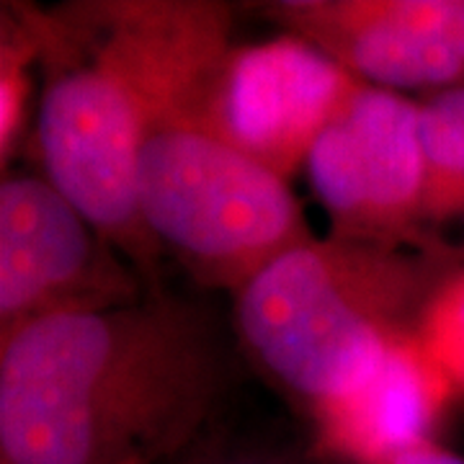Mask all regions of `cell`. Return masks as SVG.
<instances>
[{
    "instance_id": "30bf717a",
    "label": "cell",
    "mask_w": 464,
    "mask_h": 464,
    "mask_svg": "<svg viewBox=\"0 0 464 464\" xmlns=\"http://www.w3.org/2000/svg\"><path fill=\"white\" fill-rule=\"evenodd\" d=\"M426 150L423 222H464V88L420 96Z\"/></svg>"
},
{
    "instance_id": "7a4b0ae2",
    "label": "cell",
    "mask_w": 464,
    "mask_h": 464,
    "mask_svg": "<svg viewBox=\"0 0 464 464\" xmlns=\"http://www.w3.org/2000/svg\"><path fill=\"white\" fill-rule=\"evenodd\" d=\"M39 42L34 145L42 173L160 292L163 248L137 204L152 127L191 99L232 44L219 0H75L26 5Z\"/></svg>"
},
{
    "instance_id": "9c48e42d",
    "label": "cell",
    "mask_w": 464,
    "mask_h": 464,
    "mask_svg": "<svg viewBox=\"0 0 464 464\" xmlns=\"http://www.w3.org/2000/svg\"><path fill=\"white\" fill-rule=\"evenodd\" d=\"M457 395L415 333L398 335L356 380L307 411L313 454L323 464H384L436 439Z\"/></svg>"
},
{
    "instance_id": "4fadbf2b",
    "label": "cell",
    "mask_w": 464,
    "mask_h": 464,
    "mask_svg": "<svg viewBox=\"0 0 464 464\" xmlns=\"http://www.w3.org/2000/svg\"><path fill=\"white\" fill-rule=\"evenodd\" d=\"M197 464H323L315 454H289V451H268V449H240V451H219Z\"/></svg>"
},
{
    "instance_id": "8fae6325",
    "label": "cell",
    "mask_w": 464,
    "mask_h": 464,
    "mask_svg": "<svg viewBox=\"0 0 464 464\" xmlns=\"http://www.w3.org/2000/svg\"><path fill=\"white\" fill-rule=\"evenodd\" d=\"M39 103V42L29 8L3 3L0 14V166L16 158Z\"/></svg>"
},
{
    "instance_id": "52a82bcc",
    "label": "cell",
    "mask_w": 464,
    "mask_h": 464,
    "mask_svg": "<svg viewBox=\"0 0 464 464\" xmlns=\"http://www.w3.org/2000/svg\"><path fill=\"white\" fill-rule=\"evenodd\" d=\"M304 173L338 237L439 250L423 232L420 101L364 85L317 140Z\"/></svg>"
},
{
    "instance_id": "5b68a950",
    "label": "cell",
    "mask_w": 464,
    "mask_h": 464,
    "mask_svg": "<svg viewBox=\"0 0 464 464\" xmlns=\"http://www.w3.org/2000/svg\"><path fill=\"white\" fill-rule=\"evenodd\" d=\"M148 284L44 173L0 181V335L134 304Z\"/></svg>"
},
{
    "instance_id": "6da1fadb",
    "label": "cell",
    "mask_w": 464,
    "mask_h": 464,
    "mask_svg": "<svg viewBox=\"0 0 464 464\" xmlns=\"http://www.w3.org/2000/svg\"><path fill=\"white\" fill-rule=\"evenodd\" d=\"M230 382L215 313L166 289L0 335V464H170Z\"/></svg>"
},
{
    "instance_id": "8992f818",
    "label": "cell",
    "mask_w": 464,
    "mask_h": 464,
    "mask_svg": "<svg viewBox=\"0 0 464 464\" xmlns=\"http://www.w3.org/2000/svg\"><path fill=\"white\" fill-rule=\"evenodd\" d=\"M364 85L307 39L279 32L232 44L186 109L227 145L289 181Z\"/></svg>"
},
{
    "instance_id": "ba28073f",
    "label": "cell",
    "mask_w": 464,
    "mask_h": 464,
    "mask_svg": "<svg viewBox=\"0 0 464 464\" xmlns=\"http://www.w3.org/2000/svg\"><path fill=\"white\" fill-rule=\"evenodd\" d=\"M261 11L366 85L405 96L464 88V0H279Z\"/></svg>"
},
{
    "instance_id": "277c9868",
    "label": "cell",
    "mask_w": 464,
    "mask_h": 464,
    "mask_svg": "<svg viewBox=\"0 0 464 464\" xmlns=\"http://www.w3.org/2000/svg\"><path fill=\"white\" fill-rule=\"evenodd\" d=\"M186 101L142 145L140 215L163 253L199 286L237 295L315 235L289 181L207 130Z\"/></svg>"
},
{
    "instance_id": "7c38bea8",
    "label": "cell",
    "mask_w": 464,
    "mask_h": 464,
    "mask_svg": "<svg viewBox=\"0 0 464 464\" xmlns=\"http://www.w3.org/2000/svg\"><path fill=\"white\" fill-rule=\"evenodd\" d=\"M415 338L439 369L464 395V266L454 264L431 297L426 299L423 313L415 323Z\"/></svg>"
},
{
    "instance_id": "5bb4252c",
    "label": "cell",
    "mask_w": 464,
    "mask_h": 464,
    "mask_svg": "<svg viewBox=\"0 0 464 464\" xmlns=\"http://www.w3.org/2000/svg\"><path fill=\"white\" fill-rule=\"evenodd\" d=\"M384 464H464V457H459L457 451H451L444 444H439L436 439H429V441L402 449L400 454H395Z\"/></svg>"
},
{
    "instance_id": "3957f363",
    "label": "cell",
    "mask_w": 464,
    "mask_h": 464,
    "mask_svg": "<svg viewBox=\"0 0 464 464\" xmlns=\"http://www.w3.org/2000/svg\"><path fill=\"white\" fill-rule=\"evenodd\" d=\"M454 264L444 250L313 237L232 295L235 333L307 413L356 380L390 341L415 331Z\"/></svg>"
}]
</instances>
